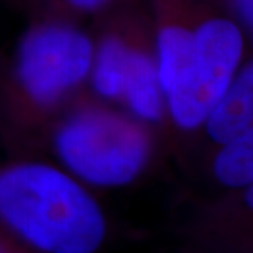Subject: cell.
<instances>
[{
    "label": "cell",
    "instance_id": "cell-1",
    "mask_svg": "<svg viewBox=\"0 0 253 253\" xmlns=\"http://www.w3.org/2000/svg\"><path fill=\"white\" fill-rule=\"evenodd\" d=\"M92 53L85 23L28 17L0 64V140L8 153H40L49 124L87 89Z\"/></svg>",
    "mask_w": 253,
    "mask_h": 253
},
{
    "label": "cell",
    "instance_id": "cell-2",
    "mask_svg": "<svg viewBox=\"0 0 253 253\" xmlns=\"http://www.w3.org/2000/svg\"><path fill=\"white\" fill-rule=\"evenodd\" d=\"M0 230L33 253H100L107 211L89 189L42 153L0 158Z\"/></svg>",
    "mask_w": 253,
    "mask_h": 253
},
{
    "label": "cell",
    "instance_id": "cell-3",
    "mask_svg": "<svg viewBox=\"0 0 253 253\" xmlns=\"http://www.w3.org/2000/svg\"><path fill=\"white\" fill-rule=\"evenodd\" d=\"M163 140V131L85 89L49 124L40 153L89 189L112 191L143 179Z\"/></svg>",
    "mask_w": 253,
    "mask_h": 253
},
{
    "label": "cell",
    "instance_id": "cell-4",
    "mask_svg": "<svg viewBox=\"0 0 253 253\" xmlns=\"http://www.w3.org/2000/svg\"><path fill=\"white\" fill-rule=\"evenodd\" d=\"M87 92L126 110L166 136L165 94L146 3L136 2L92 23Z\"/></svg>",
    "mask_w": 253,
    "mask_h": 253
},
{
    "label": "cell",
    "instance_id": "cell-5",
    "mask_svg": "<svg viewBox=\"0 0 253 253\" xmlns=\"http://www.w3.org/2000/svg\"><path fill=\"white\" fill-rule=\"evenodd\" d=\"M252 38L207 2L184 73L165 94L166 135L199 133L206 115L225 92L250 54Z\"/></svg>",
    "mask_w": 253,
    "mask_h": 253
},
{
    "label": "cell",
    "instance_id": "cell-6",
    "mask_svg": "<svg viewBox=\"0 0 253 253\" xmlns=\"http://www.w3.org/2000/svg\"><path fill=\"white\" fill-rule=\"evenodd\" d=\"M178 242L181 253H253V186L194 201Z\"/></svg>",
    "mask_w": 253,
    "mask_h": 253
},
{
    "label": "cell",
    "instance_id": "cell-7",
    "mask_svg": "<svg viewBox=\"0 0 253 253\" xmlns=\"http://www.w3.org/2000/svg\"><path fill=\"white\" fill-rule=\"evenodd\" d=\"M163 94L184 73L207 0H145Z\"/></svg>",
    "mask_w": 253,
    "mask_h": 253
},
{
    "label": "cell",
    "instance_id": "cell-8",
    "mask_svg": "<svg viewBox=\"0 0 253 253\" xmlns=\"http://www.w3.org/2000/svg\"><path fill=\"white\" fill-rule=\"evenodd\" d=\"M253 130V63L245 59L234 81L214 104L202 122L199 133L212 146Z\"/></svg>",
    "mask_w": 253,
    "mask_h": 253
},
{
    "label": "cell",
    "instance_id": "cell-9",
    "mask_svg": "<svg viewBox=\"0 0 253 253\" xmlns=\"http://www.w3.org/2000/svg\"><path fill=\"white\" fill-rule=\"evenodd\" d=\"M209 174L220 191H239L253 186V130L212 146Z\"/></svg>",
    "mask_w": 253,
    "mask_h": 253
},
{
    "label": "cell",
    "instance_id": "cell-10",
    "mask_svg": "<svg viewBox=\"0 0 253 253\" xmlns=\"http://www.w3.org/2000/svg\"><path fill=\"white\" fill-rule=\"evenodd\" d=\"M28 17H59L79 23H94L126 5L143 0H12Z\"/></svg>",
    "mask_w": 253,
    "mask_h": 253
},
{
    "label": "cell",
    "instance_id": "cell-11",
    "mask_svg": "<svg viewBox=\"0 0 253 253\" xmlns=\"http://www.w3.org/2000/svg\"><path fill=\"white\" fill-rule=\"evenodd\" d=\"M214 7L227 15L252 38L253 33V0H219Z\"/></svg>",
    "mask_w": 253,
    "mask_h": 253
},
{
    "label": "cell",
    "instance_id": "cell-12",
    "mask_svg": "<svg viewBox=\"0 0 253 253\" xmlns=\"http://www.w3.org/2000/svg\"><path fill=\"white\" fill-rule=\"evenodd\" d=\"M0 253H33V252L28 250L22 244H18L17 240H13L5 232L0 230Z\"/></svg>",
    "mask_w": 253,
    "mask_h": 253
}]
</instances>
